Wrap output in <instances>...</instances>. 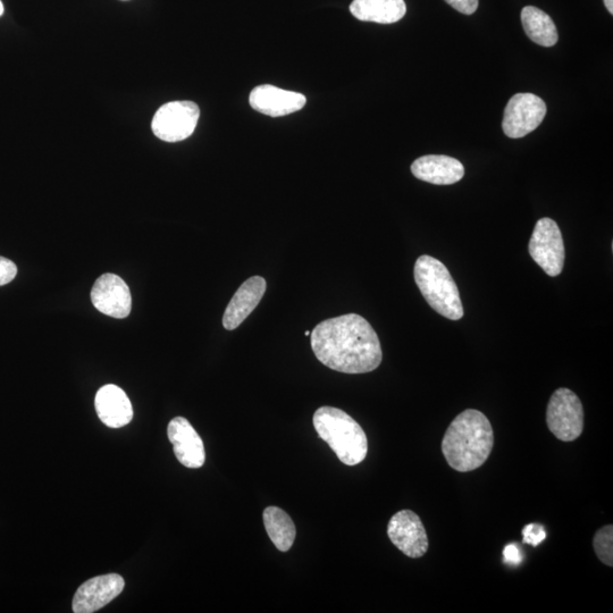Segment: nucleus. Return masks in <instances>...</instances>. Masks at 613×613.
Instances as JSON below:
<instances>
[{
    "instance_id": "2",
    "label": "nucleus",
    "mask_w": 613,
    "mask_h": 613,
    "mask_svg": "<svg viewBox=\"0 0 613 613\" xmlns=\"http://www.w3.org/2000/svg\"><path fill=\"white\" fill-rule=\"evenodd\" d=\"M494 445L493 427L482 411L467 409L448 427L442 452L451 468L460 473L472 472L489 459Z\"/></svg>"
},
{
    "instance_id": "4",
    "label": "nucleus",
    "mask_w": 613,
    "mask_h": 613,
    "mask_svg": "<svg viewBox=\"0 0 613 613\" xmlns=\"http://www.w3.org/2000/svg\"><path fill=\"white\" fill-rule=\"evenodd\" d=\"M414 275L419 291L436 313L451 321L464 317L457 284L440 260L427 255L419 257Z\"/></svg>"
},
{
    "instance_id": "23",
    "label": "nucleus",
    "mask_w": 613,
    "mask_h": 613,
    "mask_svg": "<svg viewBox=\"0 0 613 613\" xmlns=\"http://www.w3.org/2000/svg\"><path fill=\"white\" fill-rule=\"evenodd\" d=\"M445 2L465 15L474 14L478 8V0H445Z\"/></svg>"
},
{
    "instance_id": "16",
    "label": "nucleus",
    "mask_w": 613,
    "mask_h": 613,
    "mask_svg": "<svg viewBox=\"0 0 613 613\" xmlns=\"http://www.w3.org/2000/svg\"><path fill=\"white\" fill-rule=\"evenodd\" d=\"M95 406L100 421L107 427L121 428L132 421V403L119 386L108 384L99 389Z\"/></svg>"
},
{
    "instance_id": "26",
    "label": "nucleus",
    "mask_w": 613,
    "mask_h": 613,
    "mask_svg": "<svg viewBox=\"0 0 613 613\" xmlns=\"http://www.w3.org/2000/svg\"><path fill=\"white\" fill-rule=\"evenodd\" d=\"M4 14V5L2 0H0V16H2Z\"/></svg>"
},
{
    "instance_id": "21",
    "label": "nucleus",
    "mask_w": 613,
    "mask_h": 613,
    "mask_svg": "<svg viewBox=\"0 0 613 613\" xmlns=\"http://www.w3.org/2000/svg\"><path fill=\"white\" fill-rule=\"evenodd\" d=\"M545 539H547V532L540 524H529L523 529V542L532 547H537Z\"/></svg>"
},
{
    "instance_id": "28",
    "label": "nucleus",
    "mask_w": 613,
    "mask_h": 613,
    "mask_svg": "<svg viewBox=\"0 0 613 613\" xmlns=\"http://www.w3.org/2000/svg\"><path fill=\"white\" fill-rule=\"evenodd\" d=\"M123 2H129V0H123Z\"/></svg>"
},
{
    "instance_id": "25",
    "label": "nucleus",
    "mask_w": 613,
    "mask_h": 613,
    "mask_svg": "<svg viewBox=\"0 0 613 613\" xmlns=\"http://www.w3.org/2000/svg\"><path fill=\"white\" fill-rule=\"evenodd\" d=\"M604 5H606L607 10L610 14H613V0H603Z\"/></svg>"
},
{
    "instance_id": "11",
    "label": "nucleus",
    "mask_w": 613,
    "mask_h": 613,
    "mask_svg": "<svg viewBox=\"0 0 613 613\" xmlns=\"http://www.w3.org/2000/svg\"><path fill=\"white\" fill-rule=\"evenodd\" d=\"M125 582L119 574H108L89 579L75 592L72 609L75 613H94L119 596Z\"/></svg>"
},
{
    "instance_id": "24",
    "label": "nucleus",
    "mask_w": 613,
    "mask_h": 613,
    "mask_svg": "<svg viewBox=\"0 0 613 613\" xmlns=\"http://www.w3.org/2000/svg\"><path fill=\"white\" fill-rule=\"evenodd\" d=\"M503 557H505V561L509 565H519L523 560L522 551L517 547L516 544H509L503 550Z\"/></svg>"
},
{
    "instance_id": "14",
    "label": "nucleus",
    "mask_w": 613,
    "mask_h": 613,
    "mask_svg": "<svg viewBox=\"0 0 613 613\" xmlns=\"http://www.w3.org/2000/svg\"><path fill=\"white\" fill-rule=\"evenodd\" d=\"M266 288L267 283L262 276L250 277L243 283L226 307L223 316L224 329H238L262 301Z\"/></svg>"
},
{
    "instance_id": "7",
    "label": "nucleus",
    "mask_w": 613,
    "mask_h": 613,
    "mask_svg": "<svg viewBox=\"0 0 613 613\" xmlns=\"http://www.w3.org/2000/svg\"><path fill=\"white\" fill-rule=\"evenodd\" d=\"M200 109L192 102H172L163 105L156 112L151 129L158 139L179 142L188 139L195 132Z\"/></svg>"
},
{
    "instance_id": "1",
    "label": "nucleus",
    "mask_w": 613,
    "mask_h": 613,
    "mask_svg": "<svg viewBox=\"0 0 613 613\" xmlns=\"http://www.w3.org/2000/svg\"><path fill=\"white\" fill-rule=\"evenodd\" d=\"M312 349L323 365L344 374H365L379 368L383 352L379 335L367 319L347 314L316 325Z\"/></svg>"
},
{
    "instance_id": "3",
    "label": "nucleus",
    "mask_w": 613,
    "mask_h": 613,
    "mask_svg": "<svg viewBox=\"0 0 613 613\" xmlns=\"http://www.w3.org/2000/svg\"><path fill=\"white\" fill-rule=\"evenodd\" d=\"M314 427L319 438L330 445L341 463L357 466L366 459L368 440L354 418L334 407H321L314 415Z\"/></svg>"
},
{
    "instance_id": "17",
    "label": "nucleus",
    "mask_w": 613,
    "mask_h": 613,
    "mask_svg": "<svg viewBox=\"0 0 613 613\" xmlns=\"http://www.w3.org/2000/svg\"><path fill=\"white\" fill-rule=\"evenodd\" d=\"M350 12L360 21L392 24L406 15L407 6L405 0H354Z\"/></svg>"
},
{
    "instance_id": "19",
    "label": "nucleus",
    "mask_w": 613,
    "mask_h": 613,
    "mask_svg": "<svg viewBox=\"0 0 613 613\" xmlns=\"http://www.w3.org/2000/svg\"><path fill=\"white\" fill-rule=\"evenodd\" d=\"M266 532L277 550L288 552L295 543L297 529L295 523L284 510L268 507L264 511Z\"/></svg>"
},
{
    "instance_id": "20",
    "label": "nucleus",
    "mask_w": 613,
    "mask_h": 613,
    "mask_svg": "<svg viewBox=\"0 0 613 613\" xmlns=\"http://www.w3.org/2000/svg\"><path fill=\"white\" fill-rule=\"evenodd\" d=\"M593 548L604 565L613 566V526L607 525L595 533Z\"/></svg>"
},
{
    "instance_id": "10",
    "label": "nucleus",
    "mask_w": 613,
    "mask_h": 613,
    "mask_svg": "<svg viewBox=\"0 0 613 613\" xmlns=\"http://www.w3.org/2000/svg\"><path fill=\"white\" fill-rule=\"evenodd\" d=\"M91 301L100 313L119 319L127 318L132 309L128 284L115 274L99 277L92 287Z\"/></svg>"
},
{
    "instance_id": "18",
    "label": "nucleus",
    "mask_w": 613,
    "mask_h": 613,
    "mask_svg": "<svg viewBox=\"0 0 613 613\" xmlns=\"http://www.w3.org/2000/svg\"><path fill=\"white\" fill-rule=\"evenodd\" d=\"M525 33L533 43L543 47H553L558 43L556 24L550 16L534 6H526L522 11Z\"/></svg>"
},
{
    "instance_id": "27",
    "label": "nucleus",
    "mask_w": 613,
    "mask_h": 613,
    "mask_svg": "<svg viewBox=\"0 0 613 613\" xmlns=\"http://www.w3.org/2000/svg\"><path fill=\"white\" fill-rule=\"evenodd\" d=\"M310 334H312V332H310V331H306L305 332L306 337H310Z\"/></svg>"
},
{
    "instance_id": "6",
    "label": "nucleus",
    "mask_w": 613,
    "mask_h": 613,
    "mask_svg": "<svg viewBox=\"0 0 613 613\" xmlns=\"http://www.w3.org/2000/svg\"><path fill=\"white\" fill-rule=\"evenodd\" d=\"M528 250L545 274L557 277L564 270L565 243L558 224L551 218L544 217L536 223Z\"/></svg>"
},
{
    "instance_id": "8",
    "label": "nucleus",
    "mask_w": 613,
    "mask_h": 613,
    "mask_svg": "<svg viewBox=\"0 0 613 613\" xmlns=\"http://www.w3.org/2000/svg\"><path fill=\"white\" fill-rule=\"evenodd\" d=\"M547 105L539 96L517 94L512 96L502 120V130L511 139H520L540 127L547 115Z\"/></svg>"
},
{
    "instance_id": "15",
    "label": "nucleus",
    "mask_w": 613,
    "mask_h": 613,
    "mask_svg": "<svg viewBox=\"0 0 613 613\" xmlns=\"http://www.w3.org/2000/svg\"><path fill=\"white\" fill-rule=\"evenodd\" d=\"M411 173L418 180L436 184V186H450L465 176V167L458 159L444 155H427L416 159L411 165Z\"/></svg>"
},
{
    "instance_id": "5",
    "label": "nucleus",
    "mask_w": 613,
    "mask_h": 613,
    "mask_svg": "<svg viewBox=\"0 0 613 613\" xmlns=\"http://www.w3.org/2000/svg\"><path fill=\"white\" fill-rule=\"evenodd\" d=\"M547 424L560 441L573 442L584 431V408L581 399L569 389L554 391L547 409Z\"/></svg>"
},
{
    "instance_id": "22",
    "label": "nucleus",
    "mask_w": 613,
    "mask_h": 613,
    "mask_svg": "<svg viewBox=\"0 0 613 613\" xmlns=\"http://www.w3.org/2000/svg\"><path fill=\"white\" fill-rule=\"evenodd\" d=\"M18 275V267L12 260L0 257V287L11 283Z\"/></svg>"
},
{
    "instance_id": "13",
    "label": "nucleus",
    "mask_w": 613,
    "mask_h": 613,
    "mask_svg": "<svg viewBox=\"0 0 613 613\" xmlns=\"http://www.w3.org/2000/svg\"><path fill=\"white\" fill-rule=\"evenodd\" d=\"M249 103L258 113L281 117L299 112L305 107L307 99L299 92L263 85L251 91Z\"/></svg>"
},
{
    "instance_id": "9",
    "label": "nucleus",
    "mask_w": 613,
    "mask_h": 613,
    "mask_svg": "<svg viewBox=\"0 0 613 613\" xmlns=\"http://www.w3.org/2000/svg\"><path fill=\"white\" fill-rule=\"evenodd\" d=\"M391 542L407 557L418 559L428 551V537L422 519L411 510H401L388 526Z\"/></svg>"
},
{
    "instance_id": "12",
    "label": "nucleus",
    "mask_w": 613,
    "mask_h": 613,
    "mask_svg": "<svg viewBox=\"0 0 613 613\" xmlns=\"http://www.w3.org/2000/svg\"><path fill=\"white\" fill-rule=\"evenodd\" d=\"M167 435L173 444L174 455L180 464L191 469L203 467L206 451L203 440L188 419L175 417L167 427Z\"/></svg>"
}]
</instances>
